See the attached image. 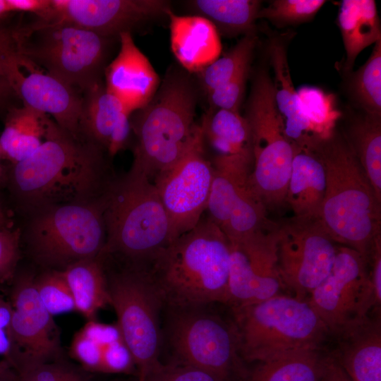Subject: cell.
Segmentation results:
<instances>
[{
    "label": "cell",
    "instance_id": "f546056e",
    "mask_svg": "<svg viewBox=\"0 0 381 381\" xmlns=\"http://www.w3.org/2000/svg\"><path fill=\"white\" fill-rule=\"evenodd\" d=\"M62 274L70 288L78 311L89 320L109 304L107 279L100 257L74 262Z\"/></svg>",
    "mask_w": 381,
    "mask_h": 381
},
{
    "label": "cell",
    "instance_id": "f1b7e54d",
    "mask_svg": "<svg viewBox=\"0 0 381 381\" xmlns=\"http://www.w3.org/2000/svg\"><path fill=\"white\" fill-rule=\"evenodd\" d=\"M49 119L25 106L11 108L0 135L2 158L14 164L33 154L44 139Z\"/></svg>",
    "mask_w": 381,
    "mask_h": 381
},
{
    "label": "cell",
    "instance_id": "30bf717a",
    "mask_svg": "<svg viewBox=\"0 0 381 381\" xmlns=\"http://www.w3.org/2000/svg\"><path fill=\"white\" fill-rule=\"evenodd\" d=\"M107 279L116 325L133 357L140 380L145 381L162 365L159 362V310L164 303L148 266L127 264Z\"/></svg>",
    "mask_w": 381,
    "mask_h": 381
},
{
    "label": "cell",
    "instance_id": "7bdbcfd3",
    "mask_svg": "<svg viewBox=\"0 0 381 381\" xmlns=\"http://www.w3.org/2000/svg\"><path fill=\"white\" fill-rule=\"evenodd\" d=\"M318 381H353L331 355L324 356Z\"/></svg>",
    "mask_w": 381,
    "mask_h": 381
},
{
    "label": "cell",
    "instance_id": "7a4b0ae2",
    "mask_svg": "<svg viewBox=\"0 0 381 381\" xmlns=\"http://www.w3.org/2000/svg\"><path fill=\"white\" fill-rule=\"evenodd\" d=\"M231 244L209 217L202 218L148 265L164 303L171 308L228 303Z\"/></svg>",
    "mask_w": 381,
    "mask_h": 381
},
{
    "label": "cell",
    "instance_id": "9c48e42d",
    "mask_svg": "<svg viewBox=\"0 0 381 381\" xmlns=\"http://www.w3.org/2000/svg\"><path fill=\"white\" fill-rule=\"evenodd\" d=\"M244 116L252 136L250 186L267 209L281 207L286 203L294 147L284 133L273 83L266 71L255 78Z\"/></svg>",
    "mask_w": 381,
    "mask_h": 381
},
{
    "label": "cell",
    "instance_id": "bcb514c9",
    "mask_svg": "<svg viewBox=\"0 0 381 381\" xmlns=\"http://www.w3.org/2000/svg\"><path fill=\"white\" fill-rule=\"evenodd\" d=\"M0 381H19L18 374L4 362H0Z\"/></svg>",
    "mask_w": 381,
    "mask_h": 381
},
{
    "label": "cell",
    "instance_id": "5b68a950",
    "mask_svg": "<svg viewBox=\"0 0 381 381\" xmlns=\"http://www.w3.org/2000/svg\"><path fill=\"white\" fill-rule=\"evenodd\" d=\"M106 242L99 257L118 255L128 264L149 265L170 243L169 219L153 182L129 170L105 196Z\"/></svg>",
    "mask_w": 381,
    "mask_h": 381
},
{
    "label": "cell",
    "instance_id": "e575fe53",
    "mask_svg": "<svg viewBox=\"0 0 381 381\" xmlns=\"http://www.w3.org/2000/svg\"><path fill=\"white\" fill-rule=\"evenodd\" d=\"M350 92L365 114L381 117V40L368 61L353 73Z\"/></svg>",
    "mask_w": 381,
    "mask_h": 381
},
{
    "label": "cell",
    "instance_id": "6da1fadb",
    "mask_svg": "<svg viewBox=\"0 0 381 381\" xmlns=\"http://www.w3.org/2000/svg\"><path fill=\"white\" fill-rule=\"evenodd\" d=\"M106 155L101 147L77 140L49 118L41 145L11 164L5 183L18 208L28 214L52 205L99 200L116 178Z\"/></svg>",
    "mask_w": 381,
    "mask_h": 381
},
{
    "label": "cell",
    "instance_id": "83f0119b",
    "mask_svg": "<svg viewBox=\"0 0 381 381\" xmlns=\"http://www.w3.org/2000/svg\"><path fill=\"white\" fill-rule=\"evenodd\" d=\"M338 22L346 54L344 71L349 73L359 53L381 40L380 21L375 1H342Z\"/></svg>",
    "mask_w": 381,
    "mask_h": 381
},
{
    "label": "cell",
    "instance_id": "f35d334b",
    "mask_svg": "<svg viewBox=\"0 0 381 381\" xmlns=\"http://www.w3.org/2000/svg\"><path fill=\"white\" fill-rule=\"evenodd\" d=\"M248 69L207 93L211 109L239 111L245 93Z\"/></svg>",
    "mask_w": 381,
    "mask_h": 381
},
{
    "label": "cell",
    "instance_id": "f5cc1de1",
    "mask_svg": "<svg viewBox=\"0 0 381 381\" xmlns=\"http://www.w3.org/2000/svg\"><path fill=\"white\" fill-rule=\"evenodd\" d=\"M140 381H143V380H140Z\"/></svg>",
    "mask_w": 381,
    "mask_h": 381
},
{
    "label": "cell",
    "instance_id": "1f68e13d",
    "mask_svg": "<svg viewBox=\"0 0 381 381\" xmlns=\"http://www.w3.org/2000/svg\"><path fill=\"white\" fill-rule=\"evenodd\" d=\"M344 137L381 202V117H358Z\"/></svg>",
    "mask_w": 381,
    "mask_h": 381
},
{
    "label": "cell",
    "instance_id": "cb8c5ba5",
    "mask_svg": "<svg viewBox=\"0 0 381 381\" xmlns=\"http://www.w3.org/2000/svg\"><path fill=\"white\" fill-rule=\"evenodd\" d=\"M269 51L274 73L272 83L275 103L287 138L296 145L318 140L313 126L302 111L297 91L291 80L285 44L274 39L270 42Z\"/></svg>",
    "mask_w": 381,
    "mask_h": 381
},
{
    "label": "cell",
    "instance_id": "8d00e7d4",
    "mask_svg": "<svg viewBox=\"0 0 381 381\" xmlns=\"http://www.w3.org/2000/svg\"><path fill=\"white\" fill-rule=\"evenodd\" d=\"M38 296L53 316L76 310L70 288L61 271L44 273L35 280Z\"/></svg>",
    "mask_w": 381,
    "mask_h": 381
},
{
    "label": "cell",
    "instance_id": "3957f363",
    "mask_svg": "<svg viewBox=\"0 0 381 381\" xmlns=\"http://www.w3.org/2000/svg\"><path fill=\"white\" fill-rule=\"evenodd\" d=\"M315 147L326 174L320 220L337 243L368 259L380 236L381 202L344 135L335 131Z\"/></svg>",
    "mask_w": 381,
    "mask_h": 381
},
{
    "label": "cell",
    "instance_id": "d6986e66",
    "mask_svg": "<svg viewBox=\"0 0 381 381\" xmlns=\"http://www.w3.org/2000/svg\"><path fill=\"white\" fill-rule=\"evenodd\" d=\"M120 49L104 68L105 86L132 114L144 107L157 92L159 78L130 32L119 34Z\"/></svg>",
    "mask_w": 381,
    "mask_h": 381
},
{
    "label": "cell",
    "instance_id": "7c38bea8",
    "mask_svg": "<svg viewBox=\"0 0 381 381\" xmlns=\"http://www.w3.org/2000/svg\"><path fill=\"white\" fill-rule=\"evenodd\" d=\"M308 301L335 336L364 319L379 306L369 279L368 259L354 249L337 246L329 274Z\"/></svg>",
    "mask_w": 381,
    "mask_h": 381
},
{
    "label": "cell",
    "instance_id": "8992f818",
    "mask_svg": "<svg viewBox=\"0 0 381 381\" xmlns=\"http://www.w3.org/2000/svg\"><path fill=\"white\" fill-rule=\"evenodd\" d=\"M232 310L240 355L248 362L320 349L329 333L308 301L294 296L279 294Z\"/></svg>",
    "mask_w": 381,
    "mask_h": 381
},
{
    "label": "cell",
    "instance_id": "d4e9b609",
    "mask_svg": "<svg viewBox=\"0 0 381 381\" xmlns=\"http://www.w3.org/2000/svg\"><path fill=\"white\" fill-rule=\"evenodd\" d=\"M200 125L203 143L213 151V157L242 159L253 165L251 131L239 111L210 108Z\"/></svg>",
    "mask_w": 381,
    "mask_h": 381
},
{
    "label": "cell",
    "instance_id": "ba28073f",
    "mask_svg": "<svg viewBox=\"0 0 381 381\" xmlns=\"http://www.w3.org/2000/svg\"><path fill=\"white\" fill-rule=\"evenodd\" d=\"M105 196L99 200L52 205L29 214L25 238L42 264L64 267L99 258L106 242Z\"/></svg>",
    "mask_w": 381,
    "mask_h": 381
},
{
    "label": "cell",
    "instance_id": "4fadbf2b",
    "mask_svg": "<svg viewBox=\"0 0 381 381\" xmlns=\"http://www.w3.org/2000/svg\"><path fill=\"white\" fill-rule=\"evenodd\" d=\"M0 66L23 106L52 116L59 127L83 140L79 125L82 97L78 90L25 57L11 35L0 39Z\"/></svg>",
    "mask_w": 381,
    "mask_h": 381
},
{
    "label": "cell",
    "instance_id": "9a60e30c",
    "mask_svg": "<svg viewBox=\"0 0 381 381\" xmlns=\"http://www.w3.org/2000/svg\"><path fill=\"white\" fill-rule=\"evenodd\" d=\"M212 175L201 130L181 159L152 181L169 219L171 243L193 229L202 219Z\"/></svg>",
    "mask_w": 381,
    "mask_h": 381
},
{
    "label": "cell",
    "instance_id": "8fae6325",
    "mask_svg": "<svg viewBox=\"0 0 381 381\" xmlns=\"http://www.w3.org/2000/svg\"><path fill=\"white\" fill-rule=\"evenodd\" d=\"M208 306V305H207ZM207 306L171 308L169 341L180 363L203 368L231 381H246L234 322L207 310Z\"/></svg>",
    "mask_w": 381,
    "mask_h": 381
},
{
    "label": "cell",
    "instance_id": "836d02e7",
    "mask_svg": "<svg viewBox=\"0 0 381 381\" xmlns=\"http://www.w3.org/2000/svg\"><path fill=\"white\" fill-rule=\"evenodd\" d=\"M255 44V32L245 35L223 56L219 57L198 73L205 92L226 83L243 70L249 68Z\"/></svg>",
    "mask_w": 381,
    "mask_h": 381
},
{
    "label": "cell",
    "instance_id": "681fc988",
    "mask_svg": "<svg viewBox=\"0 0 381 381\" xmlns=\"http://www.w3.org/2000/svg\"><path fill=\"white\" fill-rule=\"evenodd\" d=\"M2 159L1 149H0V186L6 182V171L3 169L1 164V159Z\"/></svg>",
    "mask_w": 381,
    "mask_h": 381
},
{
    "label": "cell",
    "instance_id": "603a6c76",
    "mask_svg": "<svg viewBox=\"0 0 381 381\" xmlns=\"http://www.w3.org/2000/svg\"><path fill=\"white\" fill-rule=\"evenodd\" d=\"M286 203L299 219H320L326 190L323 163L315 146L293 144Z\"/></svg>",
    "mask_w": 381,
    "mask_h": 381
},
{
    "label": "cell",
    "instance_id": "ac0fdd59",
    "mask_svg": "<svg viewBox=\"0 0 381 381\" xmlns=\"http://www.w3.org/2000/svg\"><path fill=\"white\" fill-rule=\"evenodd\" d=\"M9 334L13 345L10 363L18 370L47 363L59 352V332L52 315L37 293L35 279L20 277L12 294Z\"/></svg>",
    "mask_w": 381,
    "mask_h": 381
},
{
    "label": "cell",
    "instance_id": "52a82bcc",
    "mask_svg": "<svg viewBox=\"0 0 381 381\" xmlns=\"http://www.w3.org/2000/svg\"><path fill=\"white\" fill-rule=\"evenodd\" d=\"M13 32L25 57L76 90L101 80L112 38L70 23L36 20Z\"/></svg>",
    "mask_w": 381,
    "mask_h": 381
},
{
    "label": "cell",
    "instance_id": "2e32d148",
    "mask_svg": "<svg viewBox=\"0 0 381 381\" xmlns=\"http://www.w3.org/2000/svg\"><path fill=\"white\" fill-rule=\"evenodd\" d=\"M277 224L231 244L227 305L232 309L263 301L285 288L277 264Z\"/></svg>",
    "mask_w": 381,
    "mask_h": 381
},
{
    "label": "cell",
    "instance_id": "d6a6232c",
    "mask_svg": "<svg viewBox=\"0 0 381 381\" xmlns=\"http://www.w3.org/2000/svg\"><path fill=\"white\" fill-rule=\"evenodd\" d=\"M320 349L296 351L260 362L246 381H318L324 357Z\"/></svg>",
    "mask_w": 381,
    "mask_h": 381
},
{
    "label": "cell",
    "instance_id": "f6af8a7d",
    "mask_svg": "<svg viewBox=\"0 0 381 381\" xmlns=\"http://www.w3.org/2000/svg\"><path fill=\"white\" fill-rule=\"evenodd\" d=\"M13 353V345L8 332L0 330V355L6 356L9 362Z\"/></svg>",
    "mask_w": 381,
    "mask_h": 381
},
{
    "label": "cell",
    "instance_id": "c3c4849f",
    "mask_svg": "<svg viewBox=\"0 0 381 381\" xmlns=\"http://www.w3.org/2000/svg\"><path fill=\"white\" fill-rule=\"evenodd\" d=\"M11 12L8 9L6 0H0V20H2L7 14Z\"/></svg>",
    "mask_w": 381,
    "mask_h": 381
},
{
    "label": "cell",
    "instance_id": "7dc6e473",
    "mask_svg": "<svg viewBox=\"0 0 381 381\" xmlns=\"http://www.w3.org/2000/svg\"><path fill=\"white\" fill-rule=\"evenodd\" d=\"M10 93H13V90L0 66V104H2Z\"/></svg>",
    "mask_w": 381,
    "mask_h": 381
},
{
    "label": "cell",
    "instance_id": "5bb4252c",
    "mask_svg": "<svg viewBox=\"0 0 381 381\" xmlns=\"http://www.w3.org/2000/svg\"><path fill=\"white\" fill-rule=\"evenodd\" d=\"M336 243L320 219L294 217L278 225V269L284 287L294 297L308 300L328 276L335 260Z\"/></svg>",
    "mask_w": 381,
    "mask_h": 381
},
{
    "label": "cell",
    "instance_id": "7402d4cb",
    "mask_svg": "<svg viewBox=\"0 0 381 381\" xmlns=\"http://www.w3.org/2000/svg\"><path fill=\"white\" fill-rule=\"evenodd\" d=\"M167 17L171 51L186 71L199 73L219 57V33L209 20L198 15L179 16L171 10Z\"/></svg>",
    "mask_w": 381,
    "mask_h": 381
},
{
    "label": "cell",
    "instance_id": "44dd1931",
    "mask_svg": "<svg viewBox=\"0 0 381 381\" xmlns=\"http://www.w3.org/2000/svg\"><path fill=\"white\" fill-rule=\"evenodd\" d=\"M368 315L336 335L331 355L353 381H381L380 320Z\"/></svg>",
    "mask_w": 381,
    "mask_h": 381
},
{
    "label": "cell",
    "instance_id": "ab89813d",
    "mask_svg": "<svg viewBox=\"0 0 381 381\" xmlns=\"http://www.w3.org/2000/svg\"><path fill=\"white\" fill-rule=\"evenodd\" d=\"M145 381H230L212 371L191 365H162Z\"/></svg>",
    "mask_w": 381,
    "mask_h": 381
},
{
    "label": "cell",
    "instance_id": "e0dca14e",
    "mask_svg": "<svg viewBox=\"0 0 381 381\" xmlns=\"http://www.w3.org/2000/svg\"><path fill=\"white\" fill-rule=\"evenodd\" d=\"M171 10L164 0H50L40 23H66L113 38Z\"/></svg>",
    "mask_w": 381,
    "mask_h": 381
},
{
    "label": "cell",
    "instance_id": "b9f144b4",
    "mask_svg": "<svg viewBox=\"0 0 381 381\" xmlns=\"http://www.w3.org/2000/svg\"><path fill=\"white\" fill-rule=\"evenodd\" d=\"M20 229L0 227V278L9 274L19 258Z\"/></svg>",
    "mask_w": 381,
    "mask_h": 381
},
{
    "label": "cell",
    "instance_id": "4316f807",
    "mask_svg": "<svg viewBox=\"0 0 381 381\" xmlns=\"http://www.w3.org/2000/svg\"><path fill=\"white\" fill-rule=\"evenodd\" d=\"M212 180L206 210L220 229L244 189L248 186L252 164L238 158L212 157Z\"/></svg>",
    "mask_w": 381,
    "mask_h": 381
},
{
    "label": "cell",
    "instance_id": "74e56055",
    "mask_svg": "<svg viewBox=\"0 0 381 381\" xmlns=\"http://www.w3.org/2000/svg\"><path fill=\"white\" fill-rule=\"evenodd\" d=\"M326 1L323 0H275L261 8L258 18L278 25L304 22L312 18Z\"/></svg>",
    "mask_w": 381,
    "mask_h": 381
},
{
    "label": "cell",
    "instance_id": "4dcf8cb0",
    "mask_svg": "<svg viewBox=\"0 0 381 381\" xmlns=\"http://www.w3.org/2000/svg\"><path fill=\"white\" fill-rule=\"evenodd\" d=\"M189 4L195 15L209 20L226 37L254 32L261 8V1L256 0H194Z\"/></svg>",
    "mask_w": 381,
    "mask_h": 381
},
{
    "label": "cell",
    "instance_id": "f907efd6",
    "mask_svg": "<svg viewBox=\"0 0 381 381\" xmlns=\"http://www.w3.org/2000/svg\"><path fill=\"white\" fill-rule=\"evenodd\" d=\"M6 226V218L5 214L0 205V227Z\"/></svg>",
    "mask_w": 381,
    "mask_h": 381
},
{
    "label": "cell",
    "instance_id": "484cf974",
    "mask_svg": "<svg viewBox=\"0 0 381 381\" xmlns=\"http://www.w3.org/2000/svg\"><path fill=\"white\" fill-rule=\"evenodd\" d=\"M127 112L130 113L105 85L99 81L83 92L79 123L82 138L106 152L114 128Z\"/></svg>",
    "mask_w": 381,
    "mask_h": 381
},
{
    "label": "cell",
    "instance_id": "ffe728a7",
    "mask_svg": "<svg viewBox=\"0 0 381 381\" xmlns=\"http://www.w3.org/2000/svg\"><path fill=\"white\" fill-rule=\"evenodd\" d=\"M71 355L88 370L129 373L135 363L116 325L89 320L75 333Z\"/></svg>",
    "mask_w": 381,
    "mask_h": 381
},
{
    "label": "cell",
    "instance_id": "277c9868",
    "mask_svg": "<svg viewBox=\"0 0 381 381\" xmlns=\"http://www.w3.org/2000/svg\"><path fill=\"white\" fill-rule=\"evenodd\" d=\"M196 90L183 73H169L151 100L131 118L135 136L130 171L152 181L173 167L201 131L195 122Z\"/></svg>",
    "mask_w": 381,
    "mask_h": 381
},
{
    "label": "cell",
    "instance_id": "d590c367",
    "mask_svg": "<svg viewBox=\"0 0 381 381\" xmlns=\"http://www.w3.org/2000/svg\"><path fill=\"white\" fill-rule=\"evenodd\" d=\"M302 111L313 126L321 141L329 138L336 131L341 116L332 94L313 87H303L297 91Z\"/></svg>",
    "mask_w": 381,
    "mask_h": 381
},
{
    "label": "cell",
    "instance_id": "60d3db41",
    "mask_svg": "<svg viewBox=\"0 0 381 381\" xmlns=\"http://www.w3.org/2000/svg\"><path fill=\"white\" fill-rule=\"evenodd\" d=\"M19 381H71L78 373L59 364L34 365L18 371Z\"/></svg>",
    "mask_w": 381,
    "mask_h": 381
},
{
    "label": "cell",
    "instance_id": "816d5d0a",
    "mask_svg": "<svg viewBox=\"0 0 381 381\" xmlns=\"http://www.w3.org/2000/svg\"><path fill=\"white\" fill-rule=\"evenodd\" d=\"M71 381H86L85 378L82 377L79 373Z\"/></svg>",
    "mask_w": 381,
    "mask_h": 381
},
{
    "label": "cell",
    "instance_id": "ee69618b",
    "mask_svg": "<svg viewBox=\"0 0 381 381\" xmlns=\"http://www.w3.org/2000/svg\"><path fill=\"white\" fill-rule=\"evenodd\" d=\"M10 12H28L37 16L42 15L49 8L50 0H6Z\"/></svg>",
    "mask_w": 381,
    "mask_h": 381
}]
</instances>
